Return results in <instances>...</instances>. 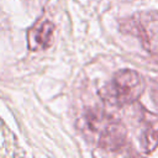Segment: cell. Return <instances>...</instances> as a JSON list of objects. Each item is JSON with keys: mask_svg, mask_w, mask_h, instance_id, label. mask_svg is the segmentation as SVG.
<instances>
[{"mask_svg": "<svg viewBox=\"0 0 158 158\" xmlns=\"http://www.w3.org/2000/svg\"><path fill=\"white\" fill-rule=\"evenodd\" d=\"M88 127L98 135V144L105 151L121 149L127 139V130L125 125L106 114L91 111L86 116Z\"/></svg>", "mask_w": 158, "mask_h": 158, "instance_id": "7a4b0ae2", "label": "cell"}, {"mask_svg": "<svg viewBox=\"0 0 158 158\" xmlns=\"http://www.w3.org/2000/svg\"><path fill=\"white\" fill-rule=\"evenodd\" d=\"M152 98H153L154 104H156L157 107H158V83H156L154 86L152 88Z\"/></svg>", "mask_w": 158, "mask_h": 158, "instance_id": "52a82bcc", "label": "cell"}, {"mask_svg": "<svg viewBox=\"0 0 158 158\" xmlns=\"http://www.w3.org/2000/svg\"><path fill=\"white\" fill-rule=\"evenodd\" d=\"M19 156H23V152L20 149L15 135L0 118V157H19Z\"/></svg>", "mask_w": 158, "mask_h": 158, "instance_id": "5b68a950", "label": "cell"}, {"mask_svg": "<svg viewBox=\"0 0 158 158\" xmlns=\"http://www.w3.org/2000/svg\"><path fill=\"white\" fill-rule=\"evenodd\" d=\"M54 25L48 20H41L32 26L27 33L28 48L31 51H40L48 48L53 42Z\"/></svg>", "mask_w": 158, "mask_h": 158, "instance_id": "277c9868", "label": "cell"}, {"mask_svg": "<svg viewBox=\"0 0 158 158\" xmlns=\"http://www.w3.org/2000/svg\"><path fill=\"white\" fill-rule=\"evenodd\" d=\"M121 32L138 38L143 48L151 53L158 52V11H139L120 22Z\"/></svg>", "mask_w": 158, "mask_h": 158, "instance_id": "3957f363", "label": "cell"}, {"mask_svg": "<svg viewBox=\"0 0 158 158\" xmlns=\"http://www.w3.org/2000/svg\"><path fill=\"white\" fill-rule=\"evenodd\" d=\"M158 146V130L154 126H149L144 135H143V139H142V147L143 149L149 153L152 151L156 149V147Z\"/></svg>", "mask_w": 158, "mask_h": 158, "instance_id": "8992f818", "label": "cell"}, {"mask_svg": "<svg viewBox=\"0 0 158 158\" xmlns=\"http://www.w3.org/2000/svg\"><path fill=\"white\" fill-rule=\"evenodd\" d=\"M144 86V79L139 73L131 69H123L115 73L111 81L101 90V95L109 104L123 106L138 100Z\"/></svg>", "mask_w": 158, "mask_h": 158, "instance_id": "6da1fadb", "label": "cell"}]
</instances>
